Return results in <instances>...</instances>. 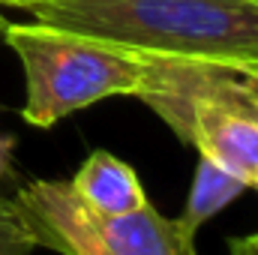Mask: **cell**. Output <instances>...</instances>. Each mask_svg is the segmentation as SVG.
<instances>
[{"label": "cell", "instance_id": "4", "mask_svg": "<svg viewBox=\"0 0 258 255\" xmlns=\"http://www.w3.org/2000/svg\"><path fill=\"white\" fill-rule=\"evenodd\" d=\"M36 246L60 255H186L171 219L153 204L108 216L87 207L69 180H30L12 198Z\"/></svg>", "mask_w": 258, "mask_h": 255}, {"label": "cell", "instance_id": "2", "mask_svg": "<svg viewBox=\"0 0 258 255\" xmlns=\"http://www.w3.org/2000/svg\"><path fill=\"white\" fill-rule=\"evenodd\" d=\"M138 99L198 156L258 189V72L144 60Z\"/></svg>", "mask_w": 258, "mask_h": 255}, {"label": "cell", "instance_id": "3", "mask_svg": "<svg viewBox=\"0 0 258 255\" xmlns=\"http://www.w3.org/2000/svg\"><path fill=\"white\" fill-rule=\"evenodd\" d=\"M3 42L24 69L21 117L33 129H51L63 117L108 96H138L147 63L117 45L54 30L48 24H12Z\"/></svg>", "mask_w": 258, "mask_h": 255}, {"label": "cell", "instance_id": "10", "mask_svg": "<svg viewBox=\"0 0 258 255\" xmlns=\"http://www.w3.org/2000/svg\"><path fill=\"white\" fill-rule=\"evenodd\" d=\"M6 27H9V18L0 12V39H3V33H6Z\"/></svg>", "mask_w": 258, "mask_h": 255}, {"label": "cell", "instance_id": "7", "mask_svg": "<svg viewBox=\"0 0 258 255\" xmlns=\"http://www.w3.org/2000/svg\"><path fill=\"white\" fill-rule=\"evenodd\" d=\"M36 240L18 216L15 204L0 195V255H33Z\"/></svg>", "mask_w": 258, "mask_h": 255}, {"label": "cell", "instance_id": "9", "mask_svg": "<svg viewBox=\"0 0 258 255\" xmlns=\"http://www.w3.org/2000/svg\"><path fill=\"white\" fill-rule=\"evenodd\" d=\"M231 255H258V249L249 243V237H237L231 240Z\"/></svg>", "mask_w": 258, "mask_h": 255}, {"label": "cell", "instance_id": "1", "mask_svg": "<svg viewBox=\"0 0 258 255\" xmlns=\"http://www.w3.org/2000/svg\"><path fill=\"white\" fill-rule=\"evenodd\" d=\"M6 6L141 60L258 72V3L252 0H6Z\"/></svg>", "mask_w": 258, "mask_h": 255}, {"label": "cell", "instance_id": "11", "mask_svg": "<svg viewBox=\"0 0 258 255\" xmlns=\"http://www.w3.org/2000/svg\"><path fill=\"white\" fill-rule=\"evenodd\" d=\"M249 243H252V246L258 249V231H255V234H249Z\"/></svg>", "mask_w": 258, "mask_h": 255}, {"label": "cell", "instance_id": "6", "mask_svg": "<svg viewBox=\"0 0 258 255\" xmlns=\"http://www.w3.org/2000/svg\"><path fill=\"white\" fill-rule=\"evenodd\" d=\"M243 189H249V186L240 177H234L231 171L219 168L216 162L198 156L192 186L186 195V207L177 219H171V228H174L180 249L186 255H195V234L201 231V225L207 219H213L225 204H231Z\"/></svg>", "mask_w": 258, "mask_h": 255}, {"label": "cell", "instance_id": "5", "mask_svg": "<svg viewBox=\"0 0 258 255\" xmlns=\"http://www.w3.org/2000/svg\"><path fill=\"white\" fill-rule=\"evenodd\" d=\"M69 186L87 207H93L96 213H108V216L135 213L144 204H150L135 168L108 150H93L81 162Z\"/></svg>", "mask_w": 258, "mask_h": 255}, {"label": "cell", "instance_id": "12", "mask_svg": "<svg viewBox=\"0 0 258 255\" xmlns=\"http://www.w3.org/2000/svg\"><path fill=\"white\" fill-rule=\"evenodd\" d=\"M0 3H6V0H0Z\"/></svg>", "mask_w": 258, "mask_h": 255}, {"label": "cell", "instance_id": "13", "mask_svg": "<svg viewBox=\"0 0 258 255\" xmlns=\"http://www.w3.org/2000/svg\"><path fill=\"white\" fill-rule=\"evenodd\" d=\"M252 3H258V0H252Z\"/></svg>", "mask_w": 258, "mask_h": 255}, {"label": "cell", "instance_id": "8", "mask_svg": "<svg viewBox=\"0 0 258 255\" xmlns=\"http://www.w3.org/2000/svg\"><path fill=\"white\" fill-rule=\"evenodd\" d=\"M12 138H3L0 135V177H6V171L12 168Z\"/></svg>", "mask_w": 258, "mask_h": 255}]
</instances>
